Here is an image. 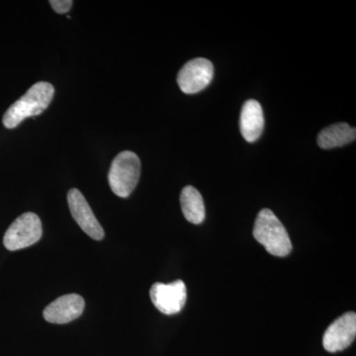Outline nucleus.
<instances>
[{
	"mask_svg": "<svg viewBox=\"0 0 356 356\" xmlns=\"http://www.w3.org/2000/svg\"><path fill=\"white\" fill-rule=\"evenodd\" d=\"M55 95L51 83L40 81L28 89L22 97L14 102L4 114L2 123L7 129H14L29 117L37 116L48 108Z\"/></svg>",
	"mask_w": 356,
	"mask_h": 356,
	"instance_id": "nucleus-1",
	"label": "nucleus"
},
{
	"mask_svg": "<svg viewBox=\"0 0 356 356\" xmlns=\"http://www.w3.org/2000/svg\"><path fill=\"white\" fill-rule=\"evenodd\" d=\"M254 236L269 254L275 257H284L291 252L292 243L286 229L271 210L262 209L257 215Z\"/></svg>",
	"mask_w": 356,
	"mask_h": 356,
	"instance_id": "nucleus-2",
	"label": "nucleus"
},
{
	"mask_svg": "<svg viewBox=\"0 0 356 356\" xmlns=\"http://www.w3.org/2000/svg\"><path fill=\"white\" fill-rule=\"evenodd\" d=\"M140 161L139 156L130 151L117 154L108 173L110 188L121 198L131 195L139 182Z\"/></svg>",
	"mask_w": 356,
	"mask_h": 356,
	"instance_id": "nucleus-3",
	"label": "nucleus"
},
{
	"mask_svg": "<svg viewBox=\"0 0 356 356\" xmlns=\"http://www.w3.org/2000/svg\"><path fill=\"white\" fill-rule=\"evenodd\" d=\"M43 235L41 220L35 213L21 215L7 229L4 247L11 252L22 250L38 242Z\"/></svg>",
	"mask_w": 356,
	"mask_h": 356,
	"instance_id": "nucleus-4",
	"label": "nucleus"
},
{
	"mask_svg": "<svg viewBox=\"0 0 356 356\" xmlns=\"http://www.w3.org/2000/svg\"><path fill=\"white\" fill-rule=\"evenodd\" d=\"M214 76V65L207 58H197L189 60L179 70L177 83L182 92L194 95L209 86Z\"/></svg>",
	"mask_w": 356,
	"mask_h": 356,
	"instance_id": "nucleus-5",
	"label": "nucleus"
},
{
	"mask_svg": "<svg viewBox=\"0 0 356 356\" xmlns=\"http://www.w3.org/2000/svg\"><path fill=\"white\" fill-rule=\"evenodd\" d=\"M149 295L154 307L165 315L179 313L186 303V286L181 280H177L168 284L154 283Z\"/></svg>",
	"mask_w": 356,
	"mask_h": 356,
	"instance_id": "nucleus-6",
	"label": "nucleus"
},
{
	"mask_svg": "<svg viewBox=\"0 0 356 356\" xmlns=\"http://www.w3.org/2000/svg\"><path fill=\"white\" fill-rule=\"evenodd\" d=\"M67 203L70 214L84 233L93 240L102 241L104 238V231L83 193L79 189H70L67 193Z\"/></svg>",
	"mask_w": 356,
	"mask_h": 356,
	"instance_id": "nucleus-7",
	"label": "nucleus"
},
{
	"mask_svg": "<svg viewBox=\"0 0 356 356\" xmlns=\"http://www.w3.org/2000/svg\"><path fill=\"white\" fill-rule=\"evenodd\" d=\"M355 336L356 315L350 312L327 327L323 337V346L329 353H339L348 348L355 341Z\"/></svg>",
	"mask_w": 356,
	"mask_h": 356,
	"instance_id": "nucleus-8",
	"label": "nucleus"
},
{
	"mask_svg": "<svg viewBox=\"0 0 356 356\" xmlns=\"http://www.w3.org/2000/svg\"><path fill=\"white\" fill-rule=\"evenodd\" d=\"M84 300L81 295L69 294L58 297L44 310V318L51 324H67L83 315Z\"/></svg>",
	"mask_w": 356,
	"mask_h": 356,
	"instance_id": "nucleus-9",
	"label": "nucleus"
},
{
	"mask_svg": "<svg viewBox=\"0 0 356 356\" xmlns=\"http://www.w3.org/2000/svg\"><path fill=\"white\" fill-rule=\"evenodd\" d=\"M241 133L247 142L259 139L264 128V116L261 103L250 99L243 104L241 112Z\"/></svg>",
	"mask_w": 356,
	"mask_h": 356,
	"instance_id": "nucleus-10",
	"label": "nucleus"
},
{
	"mask_svg": "<svg viewBox=\"0 0 356 356\" xmlns=\"http://www.w3.org/2000/svg\"><path fill=\"white\" fill-rule=\"evenodd\" d=\"M355 138V128H351L348 123H339L321 131L317 140L322 149H330L350 144Z\"/></svg>",
	"mask_w": 356,
	"mask_h": 356,
	"instance_id": "nucleus-11",
	"label": "nucleus"
},
{
	"mask_svg": "<svg viewBox=\"0 0 356 356\" xmlns=\"http://www.w3.org/2000/svg\"><path fill=\"white\" fill-rule=\"evenodd\" d=\"M182 213L185 219L192 224H201L205 219V205L202 195L193 186H186L182 189L180 195Z\"/></svg>",
	"mask_w": 356,
	"mask_h": 356,
	"instance_id": "nucleus-12",
	"label": "nucleus"
},
{
	"mask_svg": "<svg viewBox=\"0 0 356 356\" xmlns=\"http://www.w3.org/2000/svg\"><path fill=\"white\" fill-rule=\"evenodd\" d=\"M74 2L72 0H51L50 4L51 8L58 14H65L69 13L72 8Z\"/></svg>",
	"mask_w": 356,
	"mask_h": 356,
	"instance_id": "nucleus-13",
	"label": "nucleus"
}]
</instances>
